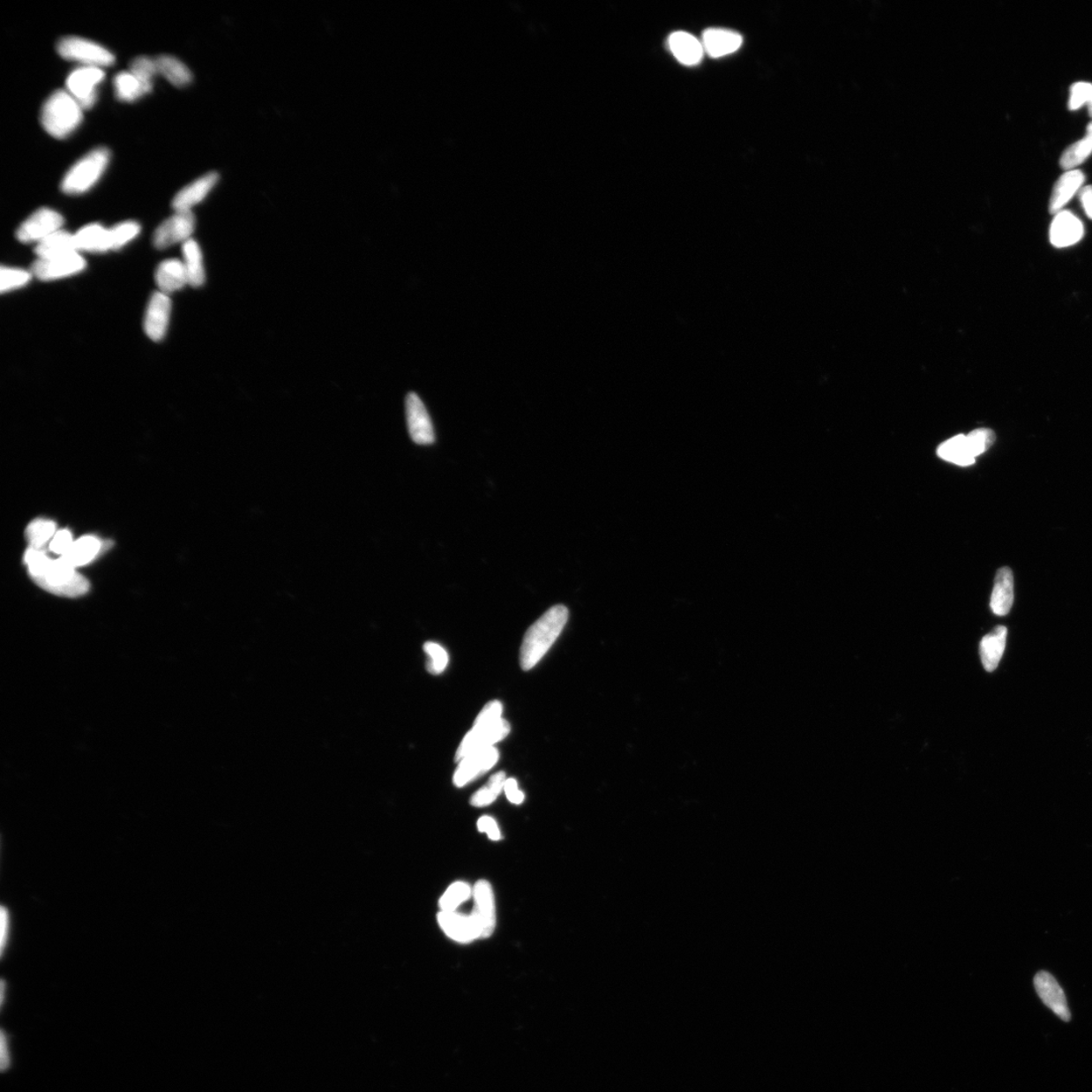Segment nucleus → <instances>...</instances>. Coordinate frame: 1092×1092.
Instances as JSON below:
<instances>
[{
  "label": "nucleus",
  "instance_id": "nucleus-26",
  "mask_svg": "<svg viewBox=\"0 0 1092 1092\" xmlns=\"http://www.w3.org/2000/svg\"><path fill=\"white\" fill-rule=\"evenodd\" d=\"M39 259L64 257L79 252L75 235L60 230L41 241L34 249Z\"/></svg>",
  "mask_w": 1092,
  "mask_h": 1092
},
{
  "label": "nucleus",
  "instance_id": "nucleus-4",
  "mask_svg": "<svg viewBox=\"0 0 1092 1092\" xmlns=\"http://www.w3.org/2000/svg\"><path fill=\"white\" fill-rule=\"evenodd\" d=\"M109 157L105 147L89 152L69 169L61 183L62 191L68 195H80L91 190L106 171Z\"/></svg>",
  "mask_w": 1092,
  "mask_h": 1092
},
{
  "label": "nucleus",
  "instance_id": "nucleus-21",
  "mask_svg": "<svg viewBox=\"0 0 1092 1092\" xmlns=\"http://www.w3.org/2000/svg\"><path fill=\"white\" fill-rule=\"evenodd\" d=\"M1085 181V176L1081 170L1073 169L1066 171L1056 183L1052 191L1051 199H1050L1049 211L1051 213H1058L1062 212L1075 195L1081 189Z\"/></svg>",
  "mask_w": 1092,
  "mask_h": 1092
},
{
  "label": "nucleus",
  "instance_id": "nucleus-18",
  "mask_svg": "<svg viewBox=\"0 0 1092 1092\" xmlns=\"http://www.w3.org/2000/svg\"><path fill=\"white\" fill-rule=\"evenodd\" d=\"M219 176L215 172H210L202 177L197 179L196 182L186 185L172 202V206L176 212H191L193 206L202 202V200L209 195V192L213 189V186L218 183Z\"/></svg>",
  "mask_w": 1092,
  "mask_h": 1092
},
{
  "label": "nucleus",
  "instance_id": "nucleus-30",
  "mask_svg": "<svg viewBox=\"0 0 1092 1092\" xmlns=\"http://www.w3.org/2000/svg\"><path fill=\"white\" fill-rule=\"evenodd\" d=\"M1092 154V122L1087 128V135L1081 140L1071 145L1060 159V165L1067 171L1073 170L1078 165L1088 161Z\"/></svg>",
  "mask_w": 1092,
  "mask_h": 1092
},
{
  "label": "nucleus",
  "instance_id": "nucleus-44",
  "mask_svg": "<svg viewBox=\"0 0 1092 1092\" xmlns=\"http://www.w3.org/2000/svg\"><path fill=\"white\" fill-rule=\"evenodd\" d=\"M73 542L71 531L66 529L60 530L53 537L50 543V550L55 552V554L62 557L64 556L69 550H71Z\"/></svg>",
  "mask_w": 1092,
  "mask_h": 1092
},
{
  "label": "nucleus",
  "instance_id": "nucleus-5",
  "mask_svg": "<svg viewBox=\"0 0 1092 1092\" xmlns=\"http://www.w3.org/2000/svg\"><path fill=\"white\" fill-rule=\"evenodd\" d=\"M61 57L79 62L82 66L107 67L115 62V56L105 47L80 37L61 39L57 45Z\"/></svg>",
  "mask_w": 1092,
  "mask_h": 1092
},
{
  "label": "nucleus",
  "instance_id": "nucleus-31",
  "mask_svg": "<svg viewBox=\"0 0 1092 1092\" xmlns=\"http://www.w3.org/2000/svg\"><path fill=\"white\" fill-rule=\"evenodd\" d=\"M156 64L158 73L162 74L166 79L176 86L183 87L188 86L192 79L190 69L181 60L174 56L164 55V56L158 57Z\"/></svg>",
  "mask_w": 1092,
  "mask_h": 1092
},
{
  "label": "nucleus",
  "instance_id": "nucleus-19",
  "mask_svg": "<svg viewBox=\"0 0 1092 1092\" xmlns=\"http://www.w3.org/2000/svg\"><path fill=\"white\" fill-rule=\"evenodd\" d=\"M743 44L741 34L723 29H709L703 34L704 51L714 58L735 53Z\"/></svg>",
  "mask_w": 1092,
  "mask_h": 1092
},
{
  "label": "nucleus",
  "instance_id": "nucleus-22",
  "mask_svg": "<svg viewBox=\"0 0 1092 1092\" xmlns=\"http://www.w3.org/2000/svg\"><path fill=\"white\" fill-rule=\"evenodd\" d=\"M155 280L159 290L168 295L189 285L183 262L178 259H168L159 265Z\"/></svg>",
  "mask_w": 1092,
  "mask_h": 1092
},
{
  "label": "nucleus",
  "instance_id": "nucleus-6",
  "mask_svg": "<svg viewBox=\"0 0 1092 1092\" xmlns=\"http://www.w3.org/2000/svg\"><path fill=\"white\" fill-rule=\"evenodd\" d=\"M510 731V724L503 718L494 723L474 725L473 729L467 732L456 751L455 761L460 763L462 759L471 753L492 748L495 744L503 741Z\"/></svg>",
  "mask_w": 1092,
  "mask_h": 1092
},
{
  "label": "nucleus",
  "instance_id": "nucleus-45",
  "mask_svg": "<svg viewBox=\"0 0 1092 1092\" xmlns=\"http://www.w3.org/2000/svg\"><path fill=\"white\" fill-rule=\"evenodd\" d=\"M478 829L481 833H485L490 840L500 841L502 834L494 819L490 817H482L478 821Z\"/></svg>",
  "mask_w": 1092,
  "mask_h": 1092
},
{
  "label": "nucleus",
  "instance_id": "nucleus-20",
  "mask_svg": "<svg viewBox=\"0 0 1092 1092\" xmlns=\"http://www.w3.org/2000/svg\"><path fill=\"white\" fill-rule=\"evenodd\" d=\"M1013 575L1007 566L997 572L991 600L992 612L998 617H1005L1010 613L1013 604Z\"/></svg>",
  "mask_w": 1092,
  "mask_h": 1092
},
{
  "label": "nucleus",
  "instance_id": "nucleus-14",
  "mask_svg": "<svg viewBox=\"0 0 1092 1092\" xmlns=\"http://www.w3.org/2000/svg\"><path fill=\"white\" fill-rule=\"evenodd\" d=\"M171 313V301L168 295L157 292L152 295L145 314V333L154 341L162 340L168 332Z\"/></svg>",
  "mask_w": 1092,
  "mask_h": 1092
},
{
  "label": "nucleus",
  "instance_id": "nucleus-1",
  "mask_svg": "<svg viewBox=\"0 0 1092 1092\" xmlns=\"http://www.w3.org/2000/svg\"><path fill=\"white\" fill-rule=\"evenodd\" d=\"M569 619V610L556 605L532 625L524 635L520 649V665L529 670L537 665L561 635Z\"/></svg>",
  "mask_w": 1092,
  "mask_h": 1092
},
{
  "label": "nucleus",
  "instance_id": "nucleus-10",
  "mask_svg": "<svg viewBox=\"0 0 1092 1092\" xmlns=\"http://www.w3.org/2000/svg\"><path fill=\"white\" fill-rule=\"evenodd\" d=\"M406 414L408 430L415 444L419 445L434 444L435 433L431 418L423 400L415 393H409L406 399Z\"/></svg>",
  "mask_w": 1092,
  "mask_h": 1092
},
{
  "label": "nucleus",
  "instance_id": "nucleus-9",
  "mask_svg": "<svg viewBox=\"0 0 1092 1092\" xmlns=\"http://www.w3.org/2000/svg\"><path fill=\"white\" fill-rule=\"evenodd\" d=\"M195 226L196 219L191 212H176L157 228L153 238L155 247L166 249L181 242L184 243L191 239Z\"/></svg>",
  "mask_w": 1092,
  "mask_h": 1092
},
{
  "label": "nucleus",
  "instance_id": "nucleus-11",
  "mask_svg": "<svg viewBox=\"0 0 1092 1092\" xmlns=\"http://www.w3.org/2000/svg\"><path fill=\"white\" fill-rule=\"evenodd\" d=\"M86 266V260L79 252H76L60 258H38L34 262L31 273L40 280L49 281L79 273Z\"/></svg>",
  "mask_w": 1092,
  "mask_h": 1092
},
{
  "label": "nucleus",
  "instance_id": "nucleus-43",
  "mask_svg": "<svg viewBox=\"0 0 1092 1092\" xmlns=\"http://www.w3.org/2000/svg\"><path fill=\"white\" fill-rule=\"evenodd\" d=\"M11 935V912L8 908L3 905L0 909V954L4 956L6 946L10 942Z\"/></svg>",
  "mask_w": 1092,
  "mask_h": 1092
},
{
  "label": "nucleus",
  "instance_id": "nucleus-40",
  "mask_svg": "<svg viewBox=\"0 0 1092 1092\" xmlns=\"http://www.w3.org/2000/svg\"><path fill=\"white\" fill-rule=\"evenodd\" d=\"M966 437L972 453L976 458L987 452L995 441L994 432L991 430H987V428H979V430H973Z\"/></svg>",
  "mask_w": 1092,
  "mask_h": 1092
},
{
  "label": "nucleus",
  "instance_id": "nucleus-34",
  "mask_svg": "<svg viewBox=\"0 0 1092 1092\" xmlns=\"http://www.w3.org/2000/svg\"><path fill=\"white\" fill-rule=\"evenodd\" d=\"M506 780L505 773H496L495 775L490 778L485 786L473 795L471 804L475 807H485L492 804L502 790H504Z\"/></svg>",
  "mask_w": 1092,
  "mask_h": 1092
},
{
  "label": "nucleus",
  "instance_id": "nucleus-38",
  "mask_svg": "<svg viewBox=\"0 0 1092 1092\" xmlns=\"http://www.w3.org/2000/svg\"><path fill=\"white\" fill-rule=\"evenodd\" d=\"M0 276H2L0 290H2V293H6L27 285L32 279L33 273L24 271V269L4 266L2 267Z\"/></svg>",
  "mask_w": 1092,
  "mask_h": 1092
},
{
  "label": "nucleus",
  "instance_id": "nucleus-23",
  "mask_svg": "<svg viewBox=\"0 0 1092 1092\" xmlns=\"http://www.w3.org/2000/svg\"><path fill=\"white\" fill-rule=\"evenodd\" d=\"M669 46L677 60L684 65H696L703 57L702 43L689 33H673L669 38Z\"/></svg>",
  "mask_w": 1092,
  "mask_h": 1092
},
{
  "label": "nucleus",
  "instance_id": "nucleus-2",
  "mask_svg": "<svg viewBox=\"0 0 1092 1092\" xmlns=\"http://www.w3.org/2000/svg\"><path fill=\"white\" fill-rule=\"evenodd\" d=\"M83 108L67 91H57L49 96L41 108V122L52 137L64 139L72 134L82 122Z\"/></svg>",
  "mask_w": 1092,
  "mask_h": 1092
},
{
  "label": "nucleus",
  "instance_id": "nucleus-29",
  "mask_svg": "<svg viewBox=\"0 0 1092 1092\" xmlns=\"http://www.w3.org/2000/svg\"><path fill=\"white\" fill-rule=\"evenodd\" d=\"M183 265L188 273L189 285L198 288L206 280L203 254L195 240L184 242L183 246Z\"/></svg>",
  "mask_w": 1092,
  "mask_h": 1092
},
{
  "label": "nucleus",
  "instance_id": "nucleus-42",
  "mask_svg": "<svg viewBox=\"0 0 1092 1092\" xmlns=\"http://www.w3.org/2000/svg\"><path fill=\"white\" fill-rule=\"evenodd\" d=\"M503 705L500 701H490L485 705L479 715L476 716L474 725L476 724H490L502 720Z\"/></svg>",
  "mask_w": 1092,
  "mask_h": 1092
},
{
  "label": "nucleus",
  "instance_id": "nucleus-32",
  "mask_svg": "<svg viewBox=\"0 0 1092 1092\" xmlns=\"http://www.w3.org/2000/svg\"><path fill=\"white\" fill-rule=\"evenodd\" d=\"M114 85L117 99L122 101H134L147 94L142 83L131 71L116 74Z\"/></svg>",
  "mask_w": 1092,
  "mask_h": 1092
},
{
  "label": "nucleus",
  "instance_id": "nucleus-37",
  "mask_svg": "<svg viewBox=\"0 0 1092 1092\" xmlns=\"http://www.w3.org/2000/svg\"><path fill=\"white\" fill-rule=\"evenodd\" d=\"M141 227L133 221H127L116 225L112 229H109L110 241H112V251H119L129 242L134 240L139 235Z\"/></svg>",
  "mask_w": 1092,
  "mask_h": 1092
},
{
  "label": "nucleus",
  "instance_id": "nucleus-3",
  "mask_svg": "<svg viewBox=\"0 0 1092 1092\" xmlns=\"http://www.w3.org/2000/svg\"><path fill=\"white\" fill-rule=\"evenodd\" d=\"M32 579L41 589L61 597H80L91 587L88 580L62 557L49 558L39 575Z\"/></svg>",
  "mask_w": 1092,
  "mask_h": 1092
},
{
  "label": "nucleus",
  "instance_id": "nucleus-46",
  "mask_svg": "<svg viewBox=\"0 0 1092 1092\" xmlns=\"http://www.w3.org/2000/svg\"><path fill=\"white\" fill-rule=\"evenodd\" d=\"M504 792H505L511 804L516 805L523 804L525 799L524 793L520 789V788H518V783L515 779L509 778L506 780L505 785H504Z\"/></svg>",
  "mask_w": 1092,
  "mask_h": 1092
},
{
  "label": "nucleus",
  "instance_id": "nucleus-50",
  "mask_svg": "<svg viewBox=\"0 0 1092 1092\" xmlns=\"http://www.w3.org/2000/svg\"><path fill=\"white\" fill-rule=\"evenodd\" d=\"M1088 107V114L1092 117V95H1091V99L1089 101Z\"/></svg>",
  "mask_w": 1092,
  "mask_h": 1092
},
{
  "label": "nucleus",
  "instance_id": "nucleus-33",
  "mask_svg": "<svg viewBox=\"0 0 1092 1092\" xmlns=\"http://www.w3.org/2000/svg\"><path fill=\"white\" fill-rule=\"evenodd\" d=\"M56 523L47 520H34L26 530L30 548L44 551L45 545L57 534Z\"/></svg>",
  "mask_w": 1092,
  "mask_h": 1092
},
{
  "label": "nucleus",
  "instance_id": "nucleus-35",
  "mask_svg": "<svg viewBox=\"0 0 1092 1092\" xmlns=\"http://www.w3.org/2000/svg\"><path fill=\"white\" fill-rule=\"evenodd\" d=\"M472 888L467 883L461 881L453 883L440 898L439 907L441 911H455L460 904L466 902L472 896Z\"/></svg>",
  "mask_w": 1092,
  "mask_h": 1092
},
{
  "label": "nucleus",
  "instance_id": "nucleus-16",
  "mask_svg": "<svg viewBox=\"0 0 1092 1092\" xmlns=\"http://www.w3.org/2000/svg\"><path fill=\"white\" fill-rule=\"evenodd\" d=\"M438 918L442 931L455 942L468 944L476 939H481L478 924L472 915H460L456 911H440Z\"/></svg>",
  "mask_w": 1092,
  "mask_h": 1092
},
{
  "label": "nucleus",
  "instance_id": "nucleus-8",
  "mask_svg": "<svg viewBox=\"0 0 1092 1092\" xmlns=\"http://www.w3.org/2000/svg\"><path fill=\"white\" fill-rule=\"evenodd\" d=\"M105 79V72L100 67L81 66L76 68L68 76L66 86L68 93L79 102L83 109L91 108L96 101V87Z\"/></svg>",
  "mask_w": 1092,
  "mask_h": 1092
},
{
  "label": "nucleus",
  "instance_id": "nucleus-17",
  "mask_svg": "<svg viewBox=\"0 0 1092 1092\" xmlns=\"http://www.w3.org/2000/svg\"><path fill=\"white\" fill-rule=\"evenodd\" d=\"M1083 233L1084 228L1081 221L1073 213L1062 211L1056 213L1051 228H1050V240L1055 247L1073 246L1082 239Z\"/></svg>",
  "mask_w": 1092,
  "mask_h": 1092
},
{
  "label": "nucleus",
  "instance_id": "nucleus-41",
  "mask_svg": "<svg viewBox=\"0 0 1092 1092\" xmlns=\"http://www.w3.org/2000/svg\"><path fill=\"white\" fill-rule=\"evenodd\" d=\"M1092 95V85L1088 82H1076L1070 88V110H1077L1088 105Z\"/></svg>",
  "mask_w": 1092,
  "mask_h": 1092
},
{
  "label": "nucleus",
  "instance_id": "nucleus-12",
  "mask_svg": "<svg viewBox=\"0 0 1092 1092\" xmlns=\"http://www.w3.org/2000/svg\"><path fill=\"white\" fill-rule=\"evenodd\" d=\"M475 907L472 916L478 924L481 939L493 935L496 928V907L493 888L486 880L476 882L473 890Z\"/></svg>",
  "mask_w": 1092,
  "mask_h": 1092
},
{
  "label": "nucleus",
  "instance_id": "nucleus-47",
  "mask_svg": "<svg viewBox=\"0 0 1092 1092\" xmlns=\"http://www.w3.org/2000/svg\"><path fill=\"white\" fill-rule=\"evenodd\" d=\"M1081 200L1085 213L1092 219V185H1088L1081 189Z\"/></svg>",
  "mask_w": 1092,
  "mask_h": 1092
},
{
  "label": "nucleus",
  "instance_id": "nucleus-15",
  "mask_svg": "<svg viewBox=\"0 0 1092 1092\" xmlns=\"http://www.w3.org/2000/svg\"><path fill=\"white\" fill-rule=\"evenodd\" d=\"M1034 984L1043 1005L1062 1021H1069L1071 1015L1066 993L1054 976L1046 971H1041L1035 976Z\"/></svg>",
  "mask_w": 1092,
  "mask_h": 1092
},
{
  "label": "nucleus",
  "instance_id": "nucleus-28",
  "mask_svg": "<svg viewBox=\"0 0 1092 1092\" xmlns=\"http://www.w3.org/2000/svg\"><path fill=\"white\" fill-rule=\"evenodd\" d=\"M101 550V542L99 538L83 536L75 541L71 550L61 557L75 569L78 566L86 565L93 562L96 556L100 554Z\"/></svg>",
  "mask_w": 1092,
  "mask_h": 1092
},
{
  "label": "nucleus",
  "instance_id": "nucleus-27",
  "mask_svg": "<svg viewBox=\"0 0 1092 1092\" xmlns=\"http://www.w3.org/2000/svg\"><path fill=\"white\" fill-rule=\"evenodd\" d=\"M937 453L942 460L957 466L969 467L976 464V458L972 453L966 435L963 434L945 441L939 446Z\"/></svg>",
  "mask_w": 1092,
  "mask_h": 1092
},
{
  "label": "nucleus",
  "instance_id": "nucleus-39",
  "mask_svg": "<svg viewBox=\"0 0 1092 1092\" xmlns=\"http://www.w3.org/2000/svg\"><path fill=\"white\" fill-rule=\"evenodd\" d=\"M424 652L430 656V661L427 663L428 672L439 675L447 667L448 654L444 647L435 642L428 641L423 647Z\"/></svg>",
  "mask_w": 1092,
  "mask_h": 1092
},
{
  "label": "nucleus",
  "instance_id": "nucleus-49",
  "mask_svg": "<svg viewBox=\"0 0 1092 1092\" xmlns=\"http://www.w3.org/2000/svg\"><path fill=\"white\" fill-rule=\"evenodd\" d=\"M5 987H6L5 981L3 980L2 981V1004H4V1002Z\"/></svg>",
  "mask_w": 1092,
  "mask_h": 1092
},
{
  "label": "nucleus",
  "instance_id": "nucleus-7",
  "mask_svg": "<svg viewBox=\"0 0 1092 1092\" xmlns=\"http://www.w3.org/2000/svg\"><path fill=\"white\" fill-rule=\"evenodd\" d=\"M64 224V219L56 211L43 207L32 213L20 225L17 237L23 243H40L52 234L56 233Z\"/></svg>",
  "mask_w": 1092,
  "mask_h": 1092
},
{
  "label": "nucleus",
  "instance_id": "nucleus-36",
  "mask_svg": "<svg viewBox=\"0 0 1092 1092\" xmlns=\"http://www.w3.org/2000/svg\"><path fill=\"white\" fill-rule=\"evenodd\" d=\"M130 71L132 72L138 79L142 83L145 91L147 93H151L153 87V79L158 73L156 59L149 57H138L131 64Z\"/></svg>",
  "mask_w": 1092,
  "mask_h": 1092
},
{
  "label": "nucleus",
  "instance_id": "nucleus-48",
  "mask_svg": "<svg viewBox=\"0 0 1092 1092\" xmlns=\"http://www.w3.org/2000/svg\"><path fill=\"white\" fill-rule=\"evenodd\" d=\"M0 1051H2V1070L4 1071L10 1066V1053L9 1041L5 1033L2 1032V1039H0Z\"/></svg>",
  "mask_w": 1092,
  "mask_h": 1092
},
{
  "label": "nucleus",
  "instance_id": "nucleus-25",
  "mask_svg": "<svg viewBox=\"0 0 1092 1092\" xmlns=\"http://www.w3.org/2000/svg\"><path fill=\"white\" fill-rule=\"evenodd\" d=\"M74 235L79 252L103 253L112 251L109 229L100 224L83 227Z\"/></svg>",
  "mask_w": 1092,
  "mask_h": 1092
},
{
  "label": "nucleus",
  "instance_id": "nucleus-13",
  "mask_svg": "<svg viewBox=\"0 0 1092 1092\" xmlns=\"http://www.w3.org/2000/svg\"><path fill=\"white\" fill-rule=\"evenodd\" d=\"M499 759V751L495 746L475 752L461 759L453 775L456 787H464L475 779L487 773Z\"/></svg>",
  "mask_w": 1092,
  "mask_h": 1092
},
{
  "label": "nucleus",
  "instance_id": "nucleus-24",
  "mask_svg": "<svg viewBox=\"0 0 1092 1092\" xmlns=\"http://www.w3.org/2000/svg\"><path fill=\"white\" fill-rule=\"evenodd\" d=\"M1006 639L1007 628L1000 625L981 640L980 656L987 672H993L998 669L1005 653Z\"/></svg>",
  "mask_w": 1092,
  "mask_h": 1092
}]
</instances>
